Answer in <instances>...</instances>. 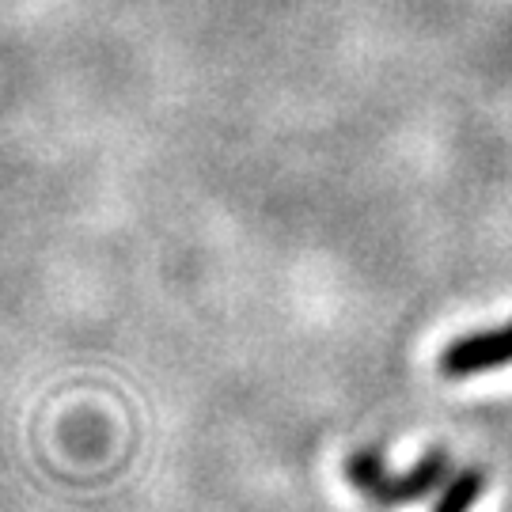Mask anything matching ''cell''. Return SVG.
<instances>
[{"mask_svg": "<svg viewBox=\"0 0 512 512\" xmlns=\"http://www.w3.org/2000/svg\"><path fill=\"white\" fill-rule=\"evenodd\" d=\"M448 452H425L418 467H410L406 475H391L387 463L376 452H353L346 459V478L376 505H410V501H421L429 497L437 486L448 482Z\"/></svg>", "mask_w": 512, "mask_h": 512, "instance_id": "obj_1", "label": "cell"}, {"mask_svg": "<svg viewBox=\"0 0 512 512\" xmlns=\"http://www.w3.org/2000/svg\"><path fill=\"white\" fill-rule=\"evenodd\" d=\"M437 365L448 380H467V376H478V372L512 365V323L497 330L463 334L456 342H448Z\"/></svg>", "mask_w": 512, "mask_h": 512, "instance_id": "obj_2", "label": "cell"}, {"mask_svg": "<svg viewBox=\"0 0 512 512\" xmlns=\"http://www.w3.org/2000/svg\"><path fill=\"white\" fill-rule=\"evenodd\" d=\"M482 486H486V475H482V471H475V467L463 471V475H456L444 486V494L437 497L433 512H471V505L482 497Z\"/></svg>", "mask_w": 512, "mask_h": 512, "instance_id": "obj_3", "label": "cell"}]
</instances>
